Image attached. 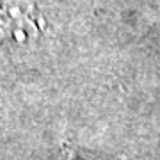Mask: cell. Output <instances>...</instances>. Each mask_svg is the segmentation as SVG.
Segmentation results:
<instances>
[{"instance_id": "obj_1", "label": "cell", "mask_w": 160, "mask_h": 160, "mask_svg": "<svg viewBox=\"0 0 160 160\" xmlns=\"http://www.w3.org/2000/svg\"><path fill=\"white\" fill-rule=\"evenodd\" d=\"M66 160H86V158H82V157H75V155H68Z\"/></svg>"}]
</instances>
